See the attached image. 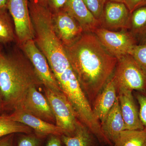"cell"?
<instances>
[{"instance_id":"1","label":"cell","mask_w":146,"mask_h":146,"mask_svg":"<svg viewBox=\"0 0 146 146\" xmlns=\"http://www.w3.org/2000/svg\"><path fill=\"white\" fill-rule=\"evenodd\" d=\"M65 47L73 70L92 108L113 75L117 59L108 52L93 33H84L72 45Z\"/></svg>"},{"instance_id":"2","label":"cell","mask_w":146,"mask_h":146,"mask_svg":"<svg viewBox=\"0 0 146 146\" xmlns=\"http://www.w3.org/2000/svg\"><path fill=\"white\" fill-rule=\"evenodd\" d=\"M24 55L19 52L9 55L0 54V91L5 109L19 108L31 88L43 85Z\"/></svg>"},{"instance_id":"3","label":"cell","mask_w":146,"mask_h":146,"mask_svg":"<svg viewBox=\"0 0 146 146\" xmlns=\"http://www.w3.org/2000/svg\"><path fill=\"white\" fill-rule=\"evenodd\" d=\"M111 78L117 92H146V73L130 54L118 59Z\"/></svg>"},{"instance_id":"4","label":"cell","mask_w":146,"mask_h":146,"mask_svg":"<svg viewBox=\"0 0 146 146\" xmlns=\"http://www.w3.org/2000/svg\"><path fill=\"white\" fill-rule=\"evenodd\" d=\"M45 97L52 110L55 125L62 129L64 135H72L80 123L70 102L62 91H54L44 87Z\"/></svg>"},{"instance_id":"5","label":"cell","mask_w":146,"mask_h":146,"mask_svg":"<svg viewBox=\"0 0 146 146\" xmlns=\"http://www.w3.org/2000/svg\"><path fill=\"white\" fill-rule=\"evenodd\" d=\"M94 33L108 52L117 60L126 55L130 54L133 47L138 44L136 39L128 30L115 31L100 27Z\"/></svg>"},{"instance_id":"6","label":"cell","mask_w":146,"mask_h":146,"mask_svg":"<svg viewBox=\"0 0 146 146\" xmlns=\"http://www.w3.org/2000/svg\"><path fill=\"white\" fill-rule=\"evenodd\" d=\"M9 13L13 19L15 34L19 46L34 39V31L29 7V0H7Z\"/></svg>"},{"instance_id":"7","label":"cell","mask_w":146,"mask_h":146,"mask_svg":"<svg viewBox=\"0 0 146 146\" xmlns=\"http://www.w3.org/2000/svg\"><path fill=\"white\" fill-rule=\"evenodd\" d=\"M20 47L32 64L44 87L53 91H62L47 59L36 46L34 39L27 41Z\"/></svg>"},{"instance_id":"8","label":"cell","mask_w":146,"mask_h":146,"mask_svg":"<svg viewBox=\"0 0 146 146\" xmlns=\"http://www.w3.org/2000/svg\"><path fill=\"white\" fill-rule=\"evenodd\" d=\"M131 14L123 3L108 1L105 3L99 21L100 27L114 31L119 29L129 30Z\"/></svg>"},{"instance_id":"9","label":"cell","mask_w":146,"mask_h":146,"mask_svg":"<svg viewBox=\"0 0 146 146\" xmlns=\"http://www.w3.org/2000/svg\"><path fill=\"white\" fill-rule=\"evenodd\" d=\"M56 34L65 47L72 45L84 33L78 22L66 11L52 13Z\"/></svg>"},{"instance_id":"10","label":"cell","mask_w":146,"mask_h":146,"mask_svg":"<svg viewBox=\"0 0 146 146\" xmlns=\"http://www.w3.org/2000/svg\"><path fill=\"white\" fill-rule=\"evenodd\" d=\"M17 109L47 122L55 123L54 115L48 100L35 86L29 89L22 105Z\"/></svg>"},{"instance_id":"11","label":"cell","mask_w":146,"mask_h":146,"mask_svg":"<svg viewBox=\"0 0 146 146\" xmlns=\"http://www.w3.org/2000/svg\"><path fill=\"white\" fill-rule=\"evenodd\" d=\"M3 116L6 119L21 123L31 128L34 130L35 134L41 139L50 135L61 136L64 134L62 129L53 124L45 121L21 109L14 110L11 115Z\"/></svg>"},{"instance_id":"12","label":"cell","mask_w":146,"mask_h":146,"mask_svg":"<svg viewBox=\"0 0 146 146\" xmlns=\"http://www.w3.org/2000/svg\"><path fill=\"white\" fill-rule=\"evenodd\" d=\"M121 112L125 125V130H143L139 110L134 99L133 92L121 91L117 93Z\"/></svg>"},{"instance_id":"13","label":"cell","mask_w":146,"mask_h":146,"mask_svg":"<svg viewBox=\"0 0 146 146\" xmlns=\"http://www.w3.org/2000/svg\"><path fill=\"white\" fill-rule=\"evenodd\" d=\"M68 13L78 22L84 33H93L100 27L82 0H68L65 8Z\"/></svg>"},{"instance_id":"14","label":"cell","mask_w":146,"mask_h":146,"mask_svg":"<svg viewBox=\"0 0 146 146\" xmlns=\"http://www.w3.org/2000/svg\"><path fill=\"white\" fill-rule=\"evenodd\" d=\"M117 97V90L111 78L97 97L92 107L94 117L100 123L104 121L113 107Z\"/></svg>"},{"instance_id":"15","label":"cell","mask_w":146,"mask_h":146,"mask_svg":"<svg viewBox=\"0 0 146 146\" xmlns=\"http://www.w3.org/2000/svg\"><path fill=\"white\" fill-rule=\"evenodd\" d=\"M101 125L104 134L113 145L121 132L125 130V125L121 112L118 96L115 104L104 121L101 123Z\"/></svg>"},{"instance_id":"16","label":"cell","mask_w":146,"mask_h":146,"mask_svg":"<svg viewBox=\"0 0 146 146\" xmlns=\"http://www.w3.org/2000/svg\"><path fill=\"white\" fill-rule=\"evenodd\" d=\"M61 139L65 146H100L96 136L81 122L72 135L63 134Z\"/></svg>"},{"instance_id":"17","label":"cell","mask_w":146,"mask_h":146,"mask_svg":"<svg viewBox=\"0 0 146 146\" xmlns=\"http://www.w3.org/2000/svg\"><path fill=\"white\" fill-rule=\"evenodd\" d=\"M129 31L136 39L138 44H146V6L137 9L131 13Z\"/></svg>"},{"instance_id":"18","label":"cell","mask_w":146,"mask_h":146,"mask_svg":"<svg viewBox=\"0 0 146 146\" xmlns=\"http://www.w3.org/2000/svg\"><path fill=\"white\" fill-rule=\"evenodd\" d=\"M146 131L143 130H124L120 133L113 146H145Z\"/></svg>"},{"instance_id":"19","label":"cell","mask_w":146,"mask_h":146,"mask_svg":"<svg viewBox=\"0 0 146 146\" xmlns=\"http://www.w3.org/2000/svg\"><path fill=\"white\" fill-rule=\"evenodd\" d=\"M32 129L27 126L18 122L0 116V138L15 133H31Z\"/></svg>"},{"instance_id":"20","label":"cell","mask_w":146,"mask_h":146,"mask_svg":"<svg viewBox=\"0 0 146 146\" xmlns=\"http://www.w3.org/2000/svg\"><path fill=\"white\" fill-rule=\"evenodd\" d=\"M9 13L0 14V42L7 43L13 41L16 35L13 32Z\"/></svg>"},{"instance_id":"21","label":"cell","mask_w":146,"mask_h":146,"mask_svg":"<svg viewBox=\"0 0 146 146\" xmlns=\"http://www.w3.org/2000/svg\"><path fill=\"white\" fill-rule=\"evenodd\" d=\"M133 94L139 105V117L143 129L146 131V92L133 91Z\"/></svg>"},{"instance_id":"22","label":"cell","mask_w":146,"mask_h":146,"mask_svg":"<svg viewBox=\"0 0 146 146\" xmlns=\"http://www.w3.org/2000/svg\"><path fill=\"white\" fill-rule=\"evenodd\" d=\"M130 55L146 73V44L136 45Z\"/></svg>"},{"instance_id":"23","label":"cell","mask_w":146,"mask_h":146,"mask_svg":"<svg viewBox=\"0 0 146 146\" xmlns=\"http://www.w3.org/2000/svg\"><path fill=\"white\" fill-rule=\"evenodd\" d=\"M86 7L99 21L101 18L105 2L104 0H82Z\"/></svg>"},{"instance_id":"24","label":"cell","mask_w":146,"mask_h":146,"mask_svg":"<svg viewBox=\"0 0 146 146\" xmlns=\"http://www.w3.org/2000/svg\"><path fill=\"white\" fill-rule=\"evenodd\" d=\"M52 13L65 10L68 0H39Z\"/></svg>"},{"instance_id":"25","label":"cell","mask_w":146,"mask_h":146,"mask_svg":"<svg viewBox=\"0 0 146 146\" xmlns=\"http://www.w3.org/2000/svg\"><path fill=\"white\" fill-rule=\"evenodd\" d=\"M35 134H24L19 138L17 146H40L41 140Z\"/></svg>"},{"instance_id":"26","label":"cell","mask_w":146,"mask_h":146,"mask_svg":"<svg viewBox=\"0 0 146 146\" xmlns=\"http://www.w3.org/2000/svg\"><path fill=\"white\" fill-rule=\"evenodd\" d=\"M123 3L131 13L137 9L146 6V0H124Z\"/></svg>"},{"instance_id":"27","label":"cell","mask_w":146,"mask_h":146,"mask_svg":"<svg viewBox=\"0 0 146 146\" xmlns=\"http://www.w3.org/2000/svg\"><path fill=\"white\" fill-rule=\"evenodd\" d=\"M46 146H65L61 139V136L50 135L48 136Z\"/></svg>"},{"instance_id":"28","label":"cell","mask_w":146,"mask_h":146,"mask_svg":"<svg viewBox=\"0 0 146 146\" xmlns=\"http://www.w3.org/2000/svg\"><path fill=\"white\" fill-rule=\"evenodd\" d=\"M13 136L11 134L0 138V146H12Z\"/></svg>"},{"instance_id":"29","label":"cell","mask_w":146,"mask_h":146,"mask_svg":"<svg viewBox=\"0 0 146 146\" xmlns=\"http://www.w3.org/2000/svg\"><path fill=\"white\" fill-rule=\"evenodd\" d=\"M7 0H0V14L8 13Z\"/></svg>"},{"instance_id":"30","label":"cell","mask_w":146,"mask_h":146,"mask_svg":"<svg viewBox=\"0 0 146 146\" xmlns=\"http://www.w3.org/2000/svg\"><path fill=\"white\" fill-rule=\"evenodd\" d=\"M4 109H5V107L4 103L1 93L0 91V112Z\"/></svg>"},{"instance_id":"31","label":"cell","mask_w":146,"mask_h":146,"mask_svg":"<svg viewBox=\"0 0 146 146\" xmlns=\"http://www.w3.org/2000/svg\"><path fill=\"white\" fill-rule=\"evenodd\" d=\"M104 1L106 2L108 1H110L119 2L123 3L124 0H104Z\"/></svg>"},{"instance_id":"32","label":"cell","mask_w":146,"mask_h":146,"mask_svg":"<svg viewBox=\"0 0 146 146\" xmlns=\"http://www.w3.org/2000/svg\"><path fill=\"white\" fill-rule=\"evenodd\" d=\"M145 146H146V143L145 144Z\"/></svg>"},{"instance_id":"33","label":"cell","mask_w":146,"mask_h":146,"mask_svg":"<svg viewBox=\"0 0 146 146\" xmlns=\"http://www.w3.org/2000/svg\"><path fill=\"white\" fill-rule=\"evenodd\" d=\"M1 54V52H0V54Z\"/></svg>"}]
</instances>
